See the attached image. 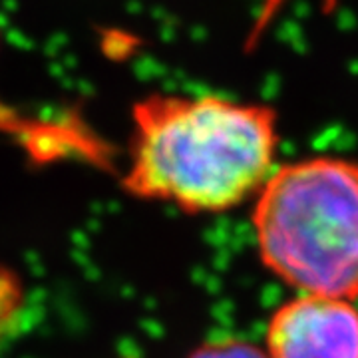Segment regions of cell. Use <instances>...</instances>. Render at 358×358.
Listing matches in <instances>:
<instances>
[{
    "label": "cell",
    "mask_w": 358,
    "mask_h": 358,
    "mask_svg": "<svg viewBox=\"0 0 358 358\" xmlns=\"http://www.w3.org/2000/svg\"><path fill=\"white\" fill-rule=\"evenodd\" d=\"M279 115L267 103L154 94L134 108L124 187L189 213L235 209L275 169Z\"/></svg>",
    "instance_id": "1"
},
{
    "label": "cell",
    "mask_w": 358,
    "mask_h": 358,
    "mask_svg": "<svg viewBox=\"0 0 358 358\" xmlns=\"http://www.w3.org/2000/svg\"><path fill=\"white\" fill-rule=\"evenodd\" d=\"M263 267L296 294L358 299V159L307 155L275 167L253 197Z\"/></svg>",
    "instance_id": "2"
},
{
    "label": "cell",
    "mask_w": 358,
    "mask_h": 358,
    "mask_svg": "<svg viewBox=\"0 0 358 358\" xmlns=\"http://www.w3.org/2000/svg\"><path fill=\"white\" fill-rule=\"evenodd\" d=\"M263 348L268 358H358L357 301L294 294L268 317Z\"/></svg>",
    "instance_id": "3"
},
{
    "label": "cell",
    "mask_w": 358,
    "mask_h": 358,
    "mask_svg": "<svg viewBox=\"0 0 358 358\" xmlns=\"http://www.w3.org/2000/svg\"><path fill=\"white\" fill-rule=\"evenodd\" d=\"M24 307V289L18 275L0 265V338H4Z\"/></svg>",
    "instance_id": "4"
},
{
    "label": "cell",
    "mask_w": 358,
    "mask_h": 358,
    "mask_svg": "<svg viewBox=\"0 0 358 358\" xmlns=\"http://www.w3.org/2000/svg\"><path fill=\"white\" fill-rule=\"evenodd\" d=\"M187 358H268L263 346L243 338H219L195 348Z\"/></svg>",
    "instance_id": "5"
}]
</instances>
